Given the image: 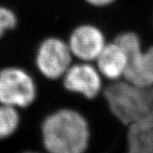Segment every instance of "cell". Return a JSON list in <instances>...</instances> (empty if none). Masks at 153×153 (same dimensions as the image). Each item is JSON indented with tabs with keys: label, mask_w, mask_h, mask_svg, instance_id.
Returning a JSON list of instances; mask_svg holds the SVG:
<instances>
[{
	"label": "cell",
	"mask_w": 153,
	"mask_h": 153,
	"mask_svg": "<svg viewBox=\"0 0 153 153\" xmlns=\"http://www.w3.org/2000/svg\"><path fill=\"white\" fill-rule=\"evenodd\" d=\"M44 147L52 153H81L87 149V121L73 110L63 109L49 116L42 126Z\"/></svg>",
	"instance_id": "obj_1"
},
{
	"label": "cell",
	"mask_w": 153,
	"mask_h": 153,
	"mask_svg": "<svg viewBox=\"0 0 153 153\" xmlns=\"http://www.w3.org/2000/svg\"><path fill=\"white\" fill-rule=\"evenodd\" d=\"M104 97L111 113L127 126L153 116V86L117 81L105 89Z\"/></svg>",
	"instance_id": "obj_2"
},
{
	"label": "cell",
	"mask_w": 153,
	"mask_h": 153,
	"mask_svg": "<svg viewBox=\"0 0 153 153\" xmlns=\"http://www.w3.org/2000/svg\"><path fill=\"white\" fill-rule=\"evenodd\" d=\"M115 42L127 55L123 75L126 81L140 86H153V46L142 50L140 38L131 32L120 34Z\"/></svg>",
	"instance_id": "obj_3"
},
{
	"label": "cell",
	"mask_w": 153,
	"mask_h": 153,
	"mask_svg": "<svg viewBox=\"0 0 153 153\" xmlns=\"http://www.w3.org/2000/svg\"><path fill=\"white\" fill-rule=\"evenodd\" d=\"M36 98V86L27 72L8 67L0 71V103L13 107H27Z\"/></svg>",
	"instance_id": "obj_4"
},
{
	"label": "cell",
	"mask_w": 153,
	"mask_h": 153,
	"mask_svg": "<svg viewBox=\"0 0 153 153\" xmlns=\"http://www.w3.org/2000/svg\"><path fill=\"white\" fill-rule=\"evenodd\" d=\"M69 45L56 38H49L41 44L37 55V66L42 74L50 79L63 76L71 66Z\"/></svg>",
	"instance_id": "obj_5"
},
{
	"label": "cell",
	"mask_w": 153,
	"mask_h": 153,
	"mask_svg": "<svg viewBox=\"0 0 153 153\" xmlns=\"http://www.w3.org/2000/svg\"><path fill=\"white\" fill-rule=\"evenodd\" d=\"M68 45L72 55L89 61L97 59L105 43L100 29L91 25H82L72 32Z\"/></svg>",
	"instance_id": "obj_6"
},
{
	"label": "cell",
	"mask_w": 153,
	"mask_h": 153,
	"mask_svg": "<svg viewBox=\"0 0 153 153\" xmlns=\"http://www.w3.org/2000/svg\"><path fill=\"white\" fill-rule=\"evenodd\" d=\"M64 86L71 92L94 99L101 89V78L94 66L76 64L70 66L64 74Z\"/></svg>",
	"instance_id": "obj_7"
},
{
	"label": "cell",
	"mask_w": 153,
	"mask_h": 153,
	"mask_svg": "<svg viewBox=\"0 0 153 153\" xmlns=\"http://www.w3.org/2000/svg\"><path fill=\"white\" fill-rule=\"evenodd\" d=\"M96 60L99 71L105 77L117 80L124 75L128 61L127 55L115 41L105 44Z\"/></svg>",
	"instance_id": "obj_8"
},
{
	"label": "cell",
	"mask_w": 153,
	"mask_h": 153,
	"mask_svg": "<svg viewBox=\"0 0 153 153\" xmlns=\"http://www.w3.org/2000/svg\"><path fill=\"white\" fill-rule=\"evenodd\" d=\"M128 146L132 153H153V116L128 126Z\"/></svg>",
	"instance_id": "obj_9"
},
{
	"label": "cell",
	"mask_w": 153,
	"mask_h": 153,
	"mask_svg": "<svg viewBox=\"0 0 153 153\" xmlns=\"http://www.w3.org/2000/svg\"><path fill=\"white\" fill-rule=\"evenodd\" d=\"M19 115L16 107L0 105V140L11 135L19 125Z\"/></svg>",
	"instance_id": "obj_10"
},
{
	"label": "cell",
	"mask_w": 153,
	"mask_h": 153,
	"mask_svg": "<svg viewBox=\"0 0 153 153\" xmlns=\"http://www.w3.org/2000/svg\"><path fill=\"white\" fill-rule=\"evenodd\" d=\"M16 15L10 10L0 6V38L6 31L13 29L16 26Z\"/></svg>",
	"instance_id": "obj_11"
},
{
	"label": "cell",
	"mask_w": 153,
	"mask_h": 153,
	"mask_svg": "<svg viewBox=\"0 0 153 153\" xmlns=\"http://www.w3.org/2000/svg\"><path fill=\"white\" fill-rule=\"evenodd\" d=\"M88 4L94 6H105L114 2V0H85Z\"/></svg>",
	"instance_id": "obj_12"
}]
</instances>
